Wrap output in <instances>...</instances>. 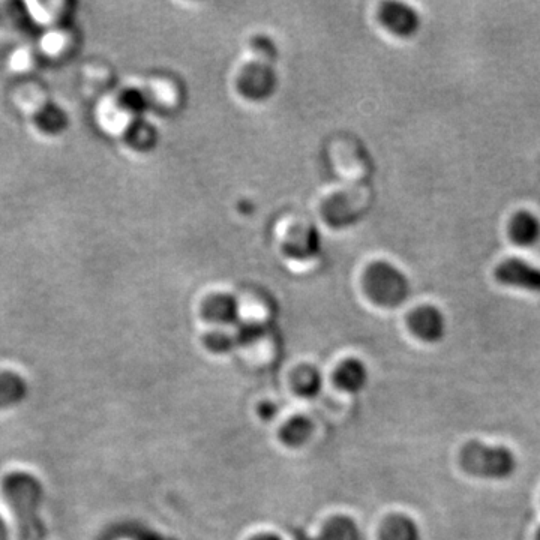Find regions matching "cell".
Returning a JSON list of instances; mask_svg holds the SVG:
<instances>
[{
	"instance_id": "6da1fadb",
	"label": "cell",
	"mask_w": 540,
	"mask_h": 540,
	"mask_svg": "<svg viewBox=\"0 0 540 540\" xmlns=\"http://www.w3.org/2000/svg\"><path fill=\"white\" fill-rule=\"evenodd\" d=\"M3 497L17 521L20 540H44L47 525L41 515L45 489L35 474L12 471L2 482Z\"/></svg>"
},
{
	"instance_id": "7a4b0ae2",
	"label": "cell",
	"mask_w": 540,
	"mask_h": 540,
	"mask_svg": "<svg viewBox=\"0 0 540 540\" xmlns=\"http://www.w3.org/2000/svg\"><path fill=\"white\" fill-rule=\"evenodd\" d=\"M464 471L482 479H507L518 467L515 453L504 446H488L482 441H468L459 453Z\"/></svg>"
},
{
	"instance_id": "3957f363",
	"label": "cell",
	"mask_w": 540,
	"mask_h": 540,
	"mask_svg": "<svg viewBox=\"0 0 540 540\" xmlns=\"http://www.w3.org/2000/svg\"><path fill=\"white\" fill-rule=\"evenodd\" d=\"M365 288L372 302L386 308L401 305L410 293L407 276L386 261L369 266L365 273Z\"/></svg>"
},
{
	"instance_id": "277c9868",
	"label": "cell",
	"mask_w": 540,
	"mask_h": 540,
	"mask_svg": "<svg viewBox=\"0 0 540 540\" xmlns=\"http://www.w3.org/2000/svg\"><path fill=\"white\" fill-rule=\"evenodd\" d=\"M275 86L276 75L269 63L257 60L240 72L239 90L245 98L261 101L272 95Z\"/></svg>"
},
{
	"instance_id": "5b68a950",
	"label": "cell",
	"mask_w": 540,
	"mask_h": 540,
	"mask_svg": "<svg viewBox=\"0 0 540 540\" xmlns=\"http://www.w3.org/2000/svg\"><path fill=\"white\" fill-rule=\"evenodd\" d=\"M495 278L501 284L540 293V269L519 258L503 261L495 269Z\"/></svg>"
},
{
	"instance_id": "8992f818",
	"label": "cell",
	"mask_w": 540,
	"mask_h": 540,
	"mask_svg": "<svg viewBox=\"0 0 540 540\" xmlns=\"http://www.w3.org/2000/svg\"><path fill=\"white\" fill-rule=\"evenodd\" d=\"M411 332L425 342H438L446 333V318L435 306H419L408 317Z\"/></svg>"
},
{
	"instance_id": "52a82bcc",
	"label": "cell",
	"mask_w": 540,
	"mask_h": 540,
	"mask_svg": "<svg viewBox=\"0 0 540 540\" xmlns=\"http://www.w3.org/2000/svg\"><path fill=\"white\" fill-rule=\"evenodd\" d=\"M380 20L387 30L401 38L414 35L420 27V18L416 9L402 2L384 3L380 9Z\"/></svg>"
},
{
	"instance_id": "ba28073f",
	"label": "cell",
	"mask_w": 540,
	"mask_h": 540,
	"mask_svg": "<svg viewBox=\"0 0 540 540\" xmlns=\"http://www.w3.org/2000/svg\"><path fill=\"white\" fill-rule=\"evenodd\" d=\"M29 396V383L15 371L0 372V410L23 404Z\"/></svg>"
},
{
	"instance_id": "9c48e42d",
	"label": "cell",
	"mask_w": 540,
	"mask_h": 540,
	"mask_svg": "<svg viewBox=\"0 0 540 540\" xmlns=\"http://www.w3.org/2000/svg\"><path fill=\"white\" fill-rule=\"evenodd\" d=\"M203 315L216 324H231L239 317V303L230 294H215L203 305Z\"/></svg>"
},
{
	"instance_id": "30bf717a",
	"label": "cell",
	"mask_w": 540,
	"mask_h": 540,
	"mask_svg": "<svg viewBox=\"0 0 540 540\" xmlns=\"http://www.w3.org/2000/svg\"><path fill=\"white\" fill-rule=\"evenodd\" d=\"M509 233L516 245H534L540 239V221L533 213L522 210V212L516 213L510 221Z\"/></svg>"
},
{
	"instance_id": "8fae6325",
	"label": "cell",
	"mask_w": 540,
	"mask_h": 540,
	"mask_svg": "<svg viewBox=\"0 0 540 540\" xmlns=\"http://www.w3.org/2000/svg\"><path fill=\"white\" fill-rule=\"evenodd\" d=\"M335 381L345 392H360V390L365 389L366 383H368V369L360 360H345L336 369Z\"/></svg>"
},
{
	"instance_id": "7c38bea8",
	"label": "cell",
	"mask_w": 540,
	"mask_h": 540,
	"mask_svg": "<svg viewBox=\"0 0 540 540\" xmlns=\"http://www.w3.org/2000/svg\"><path fill=\"white\" fill-rule=\"evenodd\" d=\"M317 231L314 230V227H300L294 228L285 240V251L287 254H290L291 257L296 258H306L314 255L318 251V242Z\"/></svg>"
},
{
	"instance_id": "4fadbf2b",
	"label": "cell",
	"mask_w": 540,
	"mask_h": 540,
	"mask_svg": "<svg viewBox=\"0 0 540 540\" xmlns=\"http://www.w3.org/2000/svg\"><path fill=\"white\" fill-rule=\"evenodd\" d=\"M381 540H420L416 522L405 515H392L381 527Z\"/></svg>"
},
{
	"instance_id": "5bb4252c",
	"label": "cell",
	"mask_w": 540,
	"mask_h": 540,
	"mask_svg": "<svg viewBox=\"0 0 540 540\" xmlns=\"http://www.w3.org/2000/svg\"><path fill=\"white\" fill-rule=\"evenodd\" d=\"M293 386L296 392L303 398H315L323 389V377L318 369L302 368L296 372L293 378Z\"/></svg>"
},
{
	"instance_id": "9a60e30c",
	"label": "cell",
	"mask_w": 540,
	"mask_h": 540,
	"mask_svg": "<svg viewBox=\"0 0 540 540\" xmlns=\"http://www.w3.org/2000/svg\"><path fill=\"white\" fill-rule=\"evenodd\" d=\"M318 540H360V531L350 518L336 516L327 522Z\"/></svg>"
},
{
	"instance_id": "2e32d148",
	"label": "cell",
	"mask_w": 540,
	"mask_h": 540,
	"mask_svg": "<svg viewBox=\"0 0 540 540\" xmlns=\"http://www.w3.org/2000/svg\"><path fill=\"white\" fill-rule=\"evenodd\" d=\"M312 434V423L303 416H296L282 426L281 437L288 446H302Z\"/></svg>"
},
{
	"instance_id": "e0dca14e",
	"label": "cell",
	"mask_w": 540,
	"mask_h": 540,
	"mask_svg": "<svg viewBox=\"0 0 540 540\" xmlns=\"http://www.w3.org/2000/svg\"><path fill=\"white\" fill-rule=\"evenodd\" d=\"M131 141L141 150L150 149L156 143V131L146 122L135 123L131 128Z\"/></svg>"
},
{
	"instance_id": "ac0fdd59",
	"label": "cell",
	"mask_w": 540,
	"mask_h": 540,
	"mask_svg": "<svg viewBox=\"0 0 540 540\" xmlns=\"http://www.w3.org/2000/svg\"><path fill=\"white\" fill-rule=\"evenodd\" d=\"M122 104L126 110L131 113L140 114L147 108V99L143 93L138 90H128L125 95L122 96Z\"/></svg>"
},
{
	"instance_id": "d6986e66",
	"label": "cell",
	"mask_w": 540,
	"mask_h": 540,
	"mask_svg": "<svg viewBox=\"0 0 540 540\" xmlns=\"http://www.w3.org/2000/svg\"><path fill=\"white\" fill-rule=\"evenodd\" d=\"M252 47H254L255 54L258 56L260 62L269 63L275 59L276 50L273 47L272 42L267 38H257L252 42Z\"/></svg>"
},
{
	"instance_id": "ffe728a7",
	"label": "cell",
	"mask_w": 540,
	"mask_h": 540,
	"mask_svg": "<svg viewBox=\"0 0 540 540\" xmlns=\"http://www.w3.org/2000/svg\"><path fill=\"white\" fill-rule=\"evenodd\" d=\"M236 341H239V338L228 333H212L207 338V345L215 351H227L231 350Z\"/></svg>"
},
{
	"instance_id": "44dd1931",
	"label": "cell",
	"mask_w": 540,
	"mask_h": 540,
	"mask_svg": "<svg viewBox=\"0 0 540 540\" xmlns=\"http://www.w3.org/2000/svg\"><path fill=\"white\" fill-rule=\"evenodd\" d=\"M260 411L261 416H263L264 419H272V417L278 413V408H276L275 405L264 404L261 405Z\"/></svg>"
},
{
	"instance_id": "7402d4cb",
	"label": "cell",
	"mask_w": 540,
	"mask_h": 540,
	"mask_svg": "<svg viewBox=\"0 0 540 540\" xmlns=\"http://www.w3.org/2000/svg\"><path fill=\"white\" fill-rule=\"evenodd\" d=\"M0 540H9L8 522L0 515Z\"/></svg>"
},
{
	"instance_id": "603a6c76",
	"label": "cell",
	"mask_w": 540,
	"mask_h": 540,
	"mask_svg": "<svg viewBox=\"0 0 540 540\" xmlns=\"http://www.w3.org/2000/svg\"><path fill=\"white\" fill-rule=\"evenodd\" d=\"M252 540H282L281 537L275 536V534H261V536L254 537Z\"/></svg>"
}]
</instances>
